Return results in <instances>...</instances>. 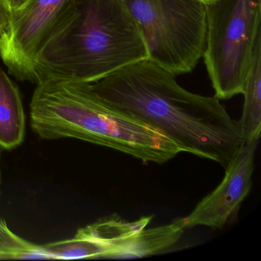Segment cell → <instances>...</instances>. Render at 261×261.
I'll use <instances>...</instances> for the list:
<instances>
[{
  "label": "cell",
  "mask_w": 261,
  "mask_h": 261,
  "mask_svg": "<svg viewBox=\"0 0 261 261\" xmlns=\"http://www.w3.org/2000/svg\"><path fill=\"white\" fill-rule=\"evenodd\" d=\"M30 0H7L9 6L11 8L12 11L19 10L21 7L27 4Z\"/></svg>",
  "instance_id": "cell-13"
},
{
  "label": "cell",
  "mask_w": 261,
  "mask_h": 261,
  "mask_svg": "<svg viewBox=\"0 0 261 261\" xmlns=\"http://www.w3.org/2000/svg\"><path fill=\"white\" fill-rule=\"evenodd\" d=\"M175 76L145 59L90 85L108 105L161 131L181 152L225 169L243 143L239 122L216 96L190 92Z\"/></svg>",
  "instance_id": "cell-1"
},
{
  "label": "cell",
  "mask_w": 261,
  "mask_h": 261,
  "mask_svg": "<svg viewBox=\"0 0 261 261\" xmlns=\"http://www.w3.org/2000/svg\"><path fill=\"white\" fill-rule=\"evenodd\" d=\"M30 125L43 140L77 139L145 163L163 164L182 152L161 131L108 105L89 83L37 85L30 103Z\"/></svg>",
  "instance_id": "cell-2"
},
{
  "label": "cell",
  "mask_w": 261,
  "mask_h": 261,
  "mask_svg": "<svg viewBox=\"0 0 261 261\" xmlns=\"http://www.w3.org/2000/svg\"><path fill=\"white\" fill-rule=\"evenodd\" d=\"M205 11L202 58L215 96L228 100L242 94L261 48V0H213Z\"/></svg>",
  "instance_id": "cell-4"
},
{
  "label": "cell",
  "mask_w": 261,
  "mask_h": 261,
  "mask_svg": "<svg viewBox=\"0 0 261 261\" xmlns=\"http://www.w3.org/2000/svg\"><path fill=\"white\" fill-rule=\"evenodd\" d=\"M25 115L17 85L0 68V148L13 150L23 143Z\"/></svg>",
  "instance_id": "cell-9"
},
{
  "label": "cell",
  "mask_w": 261,
  "mask_h": 261,
  "mask_svg": "<svg viewBox=\"0 0 261 261\" xmlns=\"http://www.w3.org/2000/svg\"><path fill=\"white\" fill-rule=\"evenodd\" d=\"M201 1H202L204 4H207V3L212 2L213 0H201Z\"/></svg>",
  "instance_id": "cell-15"
},
{
  "label": "cell",
  "mask_w": 261,
  "mask_h": 261,
  "mask_svg": "<svg viewBox=\"0 0 261 261\" xmlns=\"http://www.w3.org/2000/svg\"><path fill=\"white\" fill-rule=\"evenodd\" d=\"M74 12V0H30L12 11L0 35V59L18 80L36 84L35 62L47 44L64 28Z\"/></svg>",
  "instance_id": "cell-7"
},
{
  "label": "cell",
  "mask_w": 261,
  "mask_h": 261,
  "mask_svg": "<svg viewBox=\"0 0 261 261\" xmlns=\"http://www.w3.org/2000/svg\"><path fill=\"white\" fill-rule=\"evenodd\" d=\"M257 143L258 140L243 142L224 169L225 175L218 187L182 218L186 228L204 226L221 229L236 218L251 189Z\"/></svg>",
  "instance_id": "cell-8"
},
{
  "label": "cell",
  "mask_w": 261,
  "mask_h": 261,
  "mask_svg": "<svg viewBox=\"0 0 261 261\" xmlns=\"http://www.w3.org/2000/svg\"><path fill=\"white\" fill-rule=\"evenodd\" d=\"M12 10L7 0H0V35L8 28L11 21Z\"/></svg>",
  "instance_id": "cell-12"
},
{
  "label": "cell",
  "mask_w": 261,
  "mask_h": 261,
  "mask_svg": "<svg viewBox=\"0 0 261 261\" xmlns=\"http://www.w3.org/2000/svg\"><path fill=\"white\" fill-rule=\"evenodd\" d=\"M152 217L134 221L108 218L77 230L72 238L42 245L54 259L134 258L158 254L175 245L184 233L182 218L148 228Z\"/></svg>",
  "instance_id": "cell-6"
},
{
  "label": "cell",
  "mask_w": 261,
  "mask_h": 261,
  "mask_svg": "<svg viewBox=\"0 0 261 261\" xmlns=\"http://www.w3.org/2000/svg\"><path fill=\"white\" fill-rule=\"evenodd\" d=\"M138 24L149 60L175 75L192 72L205 45V4L201 0H123Z\"/></svg>",
  "instance_id": "cell-5"
},
{
  "label": "cell",
  "mask_w": 261,
  "mask_h": 261,
  "mask_svg": "<svg viewBox=\"0 0 261 261\" xmlns=\"http://www.w3.org/2000/svg\"><path fill=\"white\" fill-rule=\"evenodd\" d=\"M149 59L141 30L123 0H74L65 27L35 62L36 85L93 83Z\"/></svg>",
  "instance_id": "cell-3"
},
{
  "label": "cell",
  "mask_w": 261,
  "mask_h": 261,
  "mask_svg": "<svg viewBox=\"0 0 261 261\" xmlns=\"http://www.w3.org/2000/svg\"><path fill=\"white\" fill-rule=\"evenodd\" d=\"M53 259L43 247L23 239L0 219V259Z\"/></svg>",
  "instance_id": "cell-11"
},
{
  "label": "cell",
  "mask_w": 261,
  "mask_h": 261,
  "mask_svg": "<svg viewBox=\"0 0 261 261\" xmlns=\"http://www.w3.org/2000/svg\"><path fill=\"white\" fill-rule=\"evenodd\" d=\"M1 159H2V154L0 152V185H1V181H2V169H1Z\"/></svg>",
  "instance_id": "cell-14"
},
{
  "label": "cell",
  "mask_w": 261,
  "mask_h": 261,
  "mask_svg": "<svg viewBox=\"0 0 261 261\" xmlns=\"http://www.w3.org/2000/svg\"><path fill=\"white\" fill-rule=\"evenodd\" d=\"M242 94L244 107L238 122L243 142L259 140L261 132V48L255 54Z\"/></svg>",
  "instance_id": "cell-10"
}]
</instances>
